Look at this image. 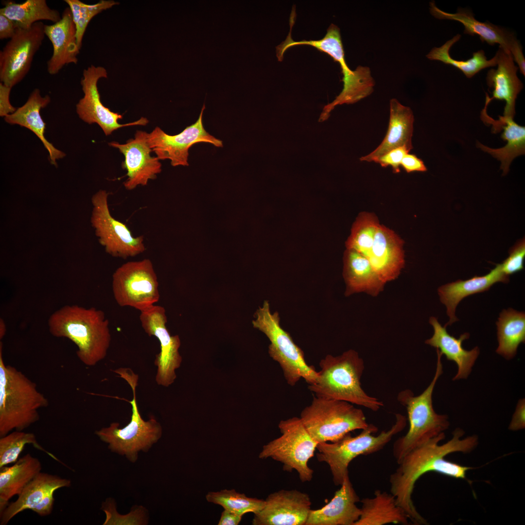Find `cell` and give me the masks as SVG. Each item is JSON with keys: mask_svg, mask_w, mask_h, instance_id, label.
Returning a JSON list of instances; mask_svg holds the SVG:
<instances>
[{"mask_svg": "<svg viewBox=\"0 0 525 525\" xmlns=\"http://www.w3.org/2000/svg\"><path fill=\"white\" fill-rule=\"evenodd\" d=\"M464 431L456 428L452 438L440 445L445 438L444 432L414 448L398 463L399 466L389 478L390 493L397 504L405 512L409 520L415 525H427L426 520L418 512L412 500L415 483L423 474L430 472L457 479H466V472L472 467L464 466L444 459L454 452L469 453L478 443L473 435L462 438Z\"/></svg>", "mask_w": 525, "mask_h": 525, "instance_id": "obj_1", "label": "cell"}, {"mask_svg": "<svg viewBox=\"0 0 525 525\" xmlns=\"http://www.w3.org/2000/svg\"><path fill=\"white\" fill-rule=\"evenodd\" d=\"M48 325L52 335L69 339L76 345L77 356L84 365L95 366L106 356L111 337L103 311L65 305L50 315Z\"/></svg>", "mask_w": 525, "mask_h": 525, "instance_id": "obj_2", "label": "cell"}, {"mask_svg": "<svg viewBox=\"0 0 525 525\" xmlns=\"http://www.w3.org/2000/svg\"><path fill=\"white\" fill-rule=\"evenodd\" d=\"M319 366L316 382L308 386L315 396L346 401L373 411L384 406L382 402L368 395L362 387L364 362L356 350L350 349L336 356L328 354Z\"/></svg>", "mask_w": 525, "mask_h": 525, "instance_id": "obj_3", "label": "cell"}, {"mask_svg": "<svg viewBox=\"0 0 525 525\" xmlns=\"http://www.w3.org/2000/svg\"><path fill=\"white\" fill-rule=\"evenodd\" d=\"M48 404V400L34 382L4 363L0 342V437L30 426L39 420V410Z\"/></svg>", "mask_w": 525, "mask_h": 525, "instance_id": "obj_4", "label": "cell"}, {"mask_svg": "<svg viewBox=\"0 0 525 525\" xmlns=\"http://www.w3.org/2000/svg\"><path fill=\"white\" fill-rule=\"evenodd\" d=\"M437 353L434 377L423 392L416 396L411 390L406 389L398 394L397 400L405 407L409 423L407 433L393 444V454L398 463L410 451L443 433L450 425L448 416L437 413L433 406L434 389L443 371L442 355L437 349Z\"/></svg>", "mask_w": 525, "mask_h": 525, "instance_id": "obj_5", "label": "cell"}, {"mask_svg": "<svg viewBox=\"0 0 525 525\" xmlns=\"http://www.w3.org/2000/svg\"><path fill=\"white\" fill-rule=\"evenodd\" d=\"M113 371L125 380L131 388L133 399L129 401L132 406L131 420L122 428L119 427L118 422H112L108 427L96 431L95 434L102 441L108 444L111 451L125 455L130 461L135 462L139 451L147 452L159 440L162 429L155 418L145 421L140 416L136 399L138 375L129 368H121Z\"/></svg>", "mask_w": 525, "mask_h": 525, "instance_id": "obj_6", "label": "cell"}, {"mask_svg": "<svg viewBox=\"0 0 525 525\" xmlns=\"http://www.w3.org/2000/svg\"><path fill=\"white\" fill-rule=\"evenodd\" d=\"M395 417L396 422L390 429L381 432L377 436L373 434L377 432L378 428L369 424L356 436L352 437L350 433L337 441L318 443L316 457L319 461L328 464L335 485L340 486L349 476L348 467L354 458L360 455H368L380 451L394 435L404 429L406 418L400 413L396 414Z\"/></svg>", "mask_w": 525, "mask_h": 525, "instance_id": "obj_7", "label": "cell"}, {"mask_svg": "<svg viewBox=\"0 0 525 525\" xmlns=\"http://www.w3.org/2000/svg\"><path fill=\"white\" fill-rule=\"evenodd\" d=\"M254 317L253 326L269 340L268 353L280 365L287 384L295 386L301 378L309 385L315 384L318 372L313 366L307 364L303 350L281 327L279 313H272L268 300H265L257 310Z\"/></svg>", "mask_w": 525, "mask_h": 525, "instance_id": "obj_8", "label": "cell"}, {"mask_svg": "<svg viewBox=\"0 0 525 525\" xmlns=\"http://www.w3.org/2000/svg\"><path fill=\"white\" fill-rule=\"evenodd\" d=\"M300 419L317 442H334L350 432L369 425L363 411L344 401L314 397L301 412Z\"/></svg>", "mask_w": 525, "mask_h": 525, "instance_id": "obj_9", "label": "cell"}, {"mask_svg": "<svg viewBox=\"0 0 525 525\" xmlns=\"http://www.w3.org/2000/svg\"><path fill=\"white\" fill-rule=\"evenodd\" d=\"M281 435L263 445L259 457L271 458L283 464L284 471L296 470L302 482L310 481L313 471L308 466L318 443L309 434L300 418L281 420Z\"/></svg>", "mask_w": 525, "mask_h": 525, "instance_id": "obj_10", "label": "cell"}, {"mask_svg": "<svg viewBox=\"0 0 525 525\" xmlns=\"http://www.w3.org/2000/svg\"><path fill=\"white\" fill-rule=\"evenodd\" d=\"M158 286L157 275L148 259L125 262L112 275V291L117 304L140 312L159 301Z\"/></svg>", "mask_w": 525, "mask_h": 525, "instance_id": "obj_11", "label": "cell"}, {"mask_svg": "<svg viewBox=\"0 0 525 525\" xmlns=\"http://www.w3.org/2000/svg\"><path fill=\"white\" fill-rule=\"evenodd\" d=\"M108 194L101 190L91 198L90 222L100 244L114 257L126 259L143 253L145 250L143 237H134L126 225L111 215Z\"/></svg>", "mask_w": 525, "mask_h": 525, "instance_id": "obj_12", "label": "cell"}, {"mask_svg": "<svg viewBox=\"0 0 525 525\" xmlns=\"http://www.w3.org/2000/svg\"><path fill=\"white\" fill-rule=\"evenodd\" d=\"M41 21L27 29L17 28L0 52V81L12 88L28 73L35 53L41 46L45 34Z\"/></svg>", "mask_w": 525, "mask_h": 525, "instance_id": "obj_13", "label": "cell"}, {"mask_svg": "<svg viewBox=\"0 0 525 525\" xmlns=\"http://www.w3.org/2000/svg\"><path fill=\"white\" fill-rule=\"evenodd\" d=\"M140 320L144 332L149 336L156 337L159 341L160 350L154 361L157 367L155 380L158 385L168 387L175 382V370L180 367L182 361L179 352L181 345L179 337L171 335L168 331L163 307L155 305L141 312Z\"/></svg>", "mask_w": 525, "mask_h": 525, "instance_id": "obj_14", "label": "cell"}, {"mask_svg": "<svg viewBox=\"0 0 525 525\" xmlns=\"http://www.w3.org/2000/svg\"><path fill=\"white\" fill-rule=\"evenodd\" d=\"M107 77V72L103 67L91 65L84 70L81 80L84 96L76 105V111L79 118L88 124H98L106 136L122 127L146 125L149 121L144 117L134 122L120 124L118 120L122 119V116L112 112L104 105L101 101L97 83L100 78Z\"/></svg>", "mask_w": 525, "mask_h": 525, "instance_id": "obj_15", "label": "cell"}, {"mask_svg": "<svg viewBox=\"0 0 525 525\" xmlns=\"http://www.w3.org/2000/svg\"><path fill=\"white\" fill-rule=\"evenodd\" d=\"M205 108L204 104L196 122L178 134L170 135L159 127L148 134V143L159 160L170 159L173 166H188L189 150L193 144L206 142L223 147L222 141L210 134L204 127L203 114Z\"/></svg>", "mask_w": 525, "mask_h": 525, "instance_id": "obj_16", "label": "cell"}, {"mask_svg": "<svg viewBox=\"0 0 525 525\" xmlns=\"http://www.w3.org/2000/svg\"><path fill=\"white\" fill-rule=\"evenodd\" d=\"M430 5V12L435 18L458 21L464 26V34L477 35L482 42L485 41L490 45L499 44V46L511 53L514 61L518 65L520 72L525 75V60L522 47L514 34L489 21L476 20L468 10L458 8L456 13L452 14L439 9L434 2H431Z\"/></svg>", "mask_w": 525, "mask_h": 525, "instance_id": "obj_17", "label": "cell"}, {"mask_svg": "<svg viewBox=\"0 0 525 525\" xmlns=\"http://www.w3.org/2000/svg\"><path fill=\"white\" fill-rule=\"evenodd\" d=\"M306 493L281 490L269 494L263 508L254 514L253 525H305L311 510Z\"/></svg>", "mask_w": 525, "mask_h": 525, "instance_id": "obj_18", "label": "cell"}, {"mask_svg": "<svg viewBox=\"0 0 525 525\" xmlns=\"http://www.w3.org/2000/svg\"><path fill=\"white\" fill-rule=\"evenodd\" d=\"M148 134L137 130L134 138L124 144L115 141L108 143L124 156L122 167L127 171V178L123 185L127 190H132L138 185H147L149 180L155 179L161 171L159 159L151 156L152 150L147 142Z\"/></svg>", "mask_w": 525, "mask_h": 525, "instance_id": "obj_19", "label": "cell"}, {"mask_svg": "<svg viewBox=\"0 0 525 525\" xmlns=\"http://www.w3.org/2000/svg\"><path fill=\"white\" fill-rule=\"evenodd\" d=\"M324 52L339 63L343 76V89L331 103L326 105L328 111H331L337 105L354 104L372 93L375 81L370 69L359 66L354 70H350L345 61L341 41L332 40L328 43L324 48Z\"/></svg>", "mask_w": 525, "mask_h": 525, "instance_id": "obj_20", "label": "cell"}, {"mask_svg": "<svg viewBox=\"0 0 525 525\" xmlns=\"http://www.w3.org/2000/svg\"><path fill=\"white\" fill-rule=\"evenodd\" d=\"M497 68L491 69L487 75L486 81L490 88L492 89V97L486 93L485 105L494 99L506 101L503 116L504 118H511L515 114V101L518 94L523 88L522 82L517 75L518 67L514 64L511 53L499 46L496 54Z\"/></svg>", "mask_w": 525, "mask_h": 525, "instance_id": "obj_21", "label": "cell"}, {"mask_svg": "<svg viewBox=\"0 0 525 525\" xmlns=\"http://www.w3.org/2000/svg\"><path fill=\"white\" fill-rule=\"evenodd\" d=\"M403 245V241L394 231L380 224L367 258L385 283L396 279L404 267Z\"/></svg>", "mask_w": 525, "mask_h": 525, "instance_id": "obj_22", "label": "cell"}, {"mask_svg": "<svg viewBox=\"0 0 525 525\" xmlns=\"http://www.w3.org/2000/svg\"><path fill=\"white\" fill-rule=\"evenodd\" d=\"M44 32L53 47L52 54L47 62V71L50 74H56L66 65L77 64L80 49L69 7L64 9L59 21L52 25L45 24Z\"/></svg>", "mask_w": 525, "mask_h": 525, "instance_id": "obj_23", "label": "cell"}, {"mask_svg": "<svg viewBox=\"0 0 525 525\" xmlns=\"http://www.w3.org/2000/svg\"><path fill=\"white\" fill-rule=\"evenodd\" d=\"M332 500L321 508L311 509L305 525H355L361 513L360 498L347 477Z\"/></svg>", "mask_w": 525, "mask_h": 525, "instance_id": "obj_24", "label": "cell"}, {"mask_svg": "<svg viewBox=\"0 0 525 525\" xmlns=\"http://www.w3.org/2000/svg\"><path fill=\"white\" fill-rule=\"evenodd\" d=\"M429 322L433 328L434 333L425 343L438 349L448 360L456 363L458 369L453 380L467 379L479 354V348L475 347L470 350L463 348L462 342L469 338V333H464L456 338L448 333L446 327L442 326L436 317H430Z\"/></svg>", "mask_w": 525, "mask_h": 525, "instance_id": "obj_25", "label": "cell"}, {"mask_svg": "<svg viewBox=\"0 0 525 525\" xmlns=\"http://www.w3.org/2000/svg\"><path fill=\"white\" fill-rule=\"evenodd\" d=\"M509 280V276L503 272L500 263L497 264L495 267L486 275L475 276L465 280H458L440 286L438 289V293L440 301L446 307V313L449 317V321L445 326L451 325L458 321L455 315V309L464 298L488 291L496 282L508 283Z\"/></svg>", "mask_w": 525, "mask_h": 525, "instance_id": "obj_26", "label": "cell"}, {"mask_svg": "<svg viewBox=\"0 0 525 525\" xmlns=\"http://www.w3.org/2000/svg\"><path fill=\"white\" fill-rule=\"evenodd\" d=\"M343 277L346 297L359 293L377 297L383 291L386 284L368 259L352 249H346L344 253Z\"/></svg>", "mask_w": 525, "mask_h": 525, "instance_id": "obj_27", "label": "cell"}, {"mask_svg": "<svg viewBox=\"0 0 525 525\" xmlns=\"http://www.w3.org/2000/svg\"><path fill=\"white\" fill-rule=\"evenodd\" d=\"M414 115L411 109L402 105L397 99L390 101V115L386 134L380 144L372 152L360 158L362 161L374 162L387 152L404 146L413 149Z\"/></svg>", "mask_w": 525, "mask_h": 525, "instance_id": "obj_28", "label": "cell"}, {"mask_svg": "<svg viewBox=\"0 0 525 525\" xmlns=\"http://www.w3.org/2000/svg\"><path fill=\"white\" fill-rule=\"evenodd\" d=\"M51 101L49 96L42 97L38 89L35 88L29 96L27 102L13 113L5 117V121L11 124H18L30 130L40 139L49 154L52 164L56 166V160L65 156V154L56 149L45 137V122L40 114L41 108L45 107Z\"/></svg>", "mask_w": 525, "mask_h": 525, "instance_id": "obj_29", "label": "cell"}, {"mask_svg": "<svg viewBox=\"0 0 525 525\" xmlns=\"http://www.w3.org/2000/svg\"><path fill=\"white\" fill-rule=\"evenodd\" d=\"M71 486L70 479L40 472L24 488L17 499L9 503L0 513L1 525H6L16 515L26 509H32L48 493Z\"/></svg>", "mask_w": 525, "mask_h": 525, "instance_id": "obj_30", "label": "cell"}, {"mask_svg": "<svg viewBox=\"0 0 525 525\" xmlns=\"http://www.w3.org/2000/svg\"><path fill=\"white\" fill-rule=\"evenodd\" d=\"M0 513L13 496L18 495L26 486L41 471L39 460L28 453L14 464L0 468Z\"/></svg>", "mask_w": 525, "mask_h": 525, "instance_id": "obj_31", "label": "cell"}, {"mask_svg": "<svg viewBox=\"0 0 525 525\" xmlns=\"http://www.w3.org/2000/svg\"><path fill=\"white\" fill-rule=\"evenodd\" d=\"M360 501V516L355 525L408 524L407 515L391 493L378 490L374 497L365 498Z\"/></svg>", "mask_w": 525, "mask_h": 525, "instance_id": "obj_32", "label": "cell"}, {"mask_svg": "<svg viewBox=\"0 0 525 525\" xmlns=\"http://www.w3.org/2000/svg\"><path fill=\"white\" fill-rule=\"evenodd\" d=\"M499 117V120H494L490 117L487 123L492 124V132L494 133L503 129L501 137L507 141V144L503 147L493 149L478 142L477 147L500 160L501 162L500 168L503 170V175H505L508 172L512 160L518 156L525 154V127L518 125L513 121V118Z\"/></svg>", "mask_w": 525, "mask_h": 525, "instance_id": "obj_33", "label": "cell"}, {"mask_svg": "<svg viewBox=\"0 0 525 525\" xmlns=\"http://www.w3.org/2000/svg\"><path fill=\"white\" fill-rule=\"evenodd\" d=\"M497 326L498 346L496 353L507 360L516 354L519 345L525 342V314L512 308L503 310Z\"/></svg>", "mask_w": 525, "mask_h": 525, "instance_id": "obj_34", "label": "cell"}, {"mask_svg": "<svg viewBox=\"0 0 525 525\" xmlns=\"http://www.w3.org/2000/svg\"><path fill=\"white\" fill-rule=\"evenodd\" d=\"M3 5L0 14L14 21L17 28L27 29L43 20L54 23L61 18L59 12L50 8L45 0H27L22 3L7 0Z\"/></svg>", "mask_w": 525, "mask_h": 525, "instance_id": "obj_35", "label": "cell"}, {"mask_svg": "<svg viewBox=\"0 0 525 525\" xmlns=\"http://www.w3.org/2000/svg\"><path fill=\"white\" fill-rule=\"evenodd\" d=\"M460 37V35H456L441 47L433 48L426 57L430 60L440 61L445 64L454 66L460 70L467 78L473 77L484 69L497 65L496 55L491 59L487 60L482 50L474 52L472 57L466 61L453 58L450 55V50Z\"/></svg>", "mask_w": 525, "mask_h": 525, "instance_id": "obj_36", "label": "cell"}, {"mask_svg": "<svg viewBox=\"0 0 525 525\" xmlns=\"http://www.w3.org/2000/svg\"><path fill=\"white\" fill-rule=\"evenodd\" d=\"M379 225L378 219L374 213H360L352 225L350 234L346 242V249L354 250L367 258L373 245Z\"/></svg>", "mask_w": 525, "mask_h": 525, "instance_id": "obj_37", "label": "cell"}, {"mask_svg": "<svg viewBox=\"0 0 525 525\" xmlns=\"http://www.w3.org/2000/svg\"><path fill=\"white\" fill-rule=\"evenodd\" d=\"M207 501L219 505L224 509L243 516L252 512L254 514L260 511L264 507L265 500L248 497L244 493L235 490L224 489L218 491H210L206 495Z\"/></svg>", "mask_w": 525, "mask_h": 525, "instance_id": "obj_38", "label": "cell"}, {"mask_svg": "<svg viewBox=\"0 0 525 525\" xmlns=\"http://www.w3.org/2000/svg\"><path fill=\"white\" fill-rule=\"evenodd\" d=\"M27 444H32L37 449L44 452L59 461L55 456L40 445L33 433L15 430L0 437V468L15 463Z\"/></svg>", "mask_w": 525, "mask_h": 525, "instance_id": "obj_39", "label": "cell"}, {"mask_svg": "<svg viewBox=\"0 0 525 525\" xmlns=\"http://www.w3.org/2000/svg\"><path fill=\"white\" fill-rule=\"evenodd\" d=\"M70 8L76 28L78 46L81 49L87 27L91 19L102 11L119 3L111 0H101L96 4H87L79 0H64Z\"/></svg>", "mask_w": 525, "mask_h": 525, "instance_id": "obj_40", "label": "cell"}, {"mask_svg": "<svg viewBox=\"0 0 525 525\" xmlns=\"http://www.w3.org/2000/svg\"><path fill=\"white\" fill-rule=\"evenodd\" d=\"M106 514V519L103 524L106 525H134L131 519L135 525L145 524V513L143 508H137L129 514L125 516H121L117 513L115 508V504L111 499H107L103 503L102 507Z\"/></svg>", "mask_w": 525, "mask_h": 525, "instance_id": "obj_41", "label": "cell"}, {"mask_svg": "<svg viewBox=\"0 0 525 525\" xmlns=\"http://www.w3.org/2000/svg\"><path fill=\"white\" fill-rule=\"evenodd\" d=\"M509 256L501 263L503 272L507 276L524 269L525 257V238L519 240L509 251Z\"/></svg>", "mask_w": 525, "mask_h": 525, "instance_id": "obj_42", "label": "cell"}, {"mask_svg": "<svg viewBox=\"0 0 525 525\" xmlns=\"http://www.w3.org/2000/svg\"><path fill=\"white\" fill-rule=\"evenodd\" d=\"M409 152L404 146L397 147L381 156L375 162L383 167L391 166L394 173H398L400 171V167L402 158Z\"/></svg>", "mask_w": 525, "mask_h": 525, "instance_id": "obj_43", "label": "cell"}, {"mask_svg": "<svg viewBox=\"0 0 525 525\" xmlns=\"http://www.w3.org/2000/svg\"><path fill=\"white\" fill-rule=\"evenodd\" d=\"M401 166L408 173L414 172H424L427 171L423 161L416 155L409 153L402 158Z\"/></svg>", "mask_w": 525, "mask_h": 525, "instance_id": "obj_44", "label": "cell"}, {"mask_svg": "<svg viewBox=\"0 0 525 525\" xmlns=\"http://www.w3.org/2000/svg\"><path fill=\"white\" fill-rule=\"evenodd\" d=\"M12 88L0 83V116L6 117L13 113L17 109L10 102V94Z\"/></svg>", "mask_w": 525, "mask_h": 525, "instance_id": "obj_45", "label": "cell"}, {"mask_svg": "<svg viewBox=\"0 0 525 525\" xmlns=\"http://www.w3.org/2000/svg\"><path fill=\"white\" fill-rule=\"evenodd\" d=\"M525 399H521L518 402L508 429L512 431L524 429L525 427Z\"/></svg>", "mask_w": 525, "mask_h": 525, "instance_id": "obj_46", "label": "cell"}, {"mask_svg": "<svg viewBox=\"0 0 525 525\" xmlns=\"http://www.w3.org/2000/svg\"><path fill=\"white\" fill-rule=\"evenodd\" d=\"M55 491L52 490L48 493L41 501L32 509V511L40 516L50 515L53 509Z\"/></svg>", "mask_w": 525, "mask_h": 525, "instance_id": "obj_47", "label": "cell"}, {"mask_svg": "<svg viewBox=\"0 0 525 525\" xmlns=\"http://www.w3.org/2000/svg\"><path fill=\"white\" fill-rule=\"evenodd\" d=\"M17 27L14 21L6 16L0 14V39L12 38L15 35Z\"/></svg>", "mask_w": 525, "mask_h": 525, "instance_id": "obj_48", "label": "cell"}, {"mask_svg": "<svg viewBox=\"0 0 525 525\" xmlns=\"http://www.w3.org/2000/svg\"><path fill=\"white\" fill-rule=\"evenodd\" d=\"M242 516L224 509L222 512L218 525H238Z\"/></svg>", "mask_w": 525, "mask_h": 525, "instance_id": "obj_49", "label": "cell"}, {"mask_svg": "<svg viewBox=\"0 0 525 525\" xmlns=\"http://www.w3.org/2000/svg\"><path fill=\"white\" fill-rule=\"evenodd\" d=\"M6 332L5 324L2 319L0 320V339H1L4 336Z\"/></svg>", "mask_w": 525, "mask_h": 525, "instance_id": "obj_50", "label": "cell"}]
</instances>
